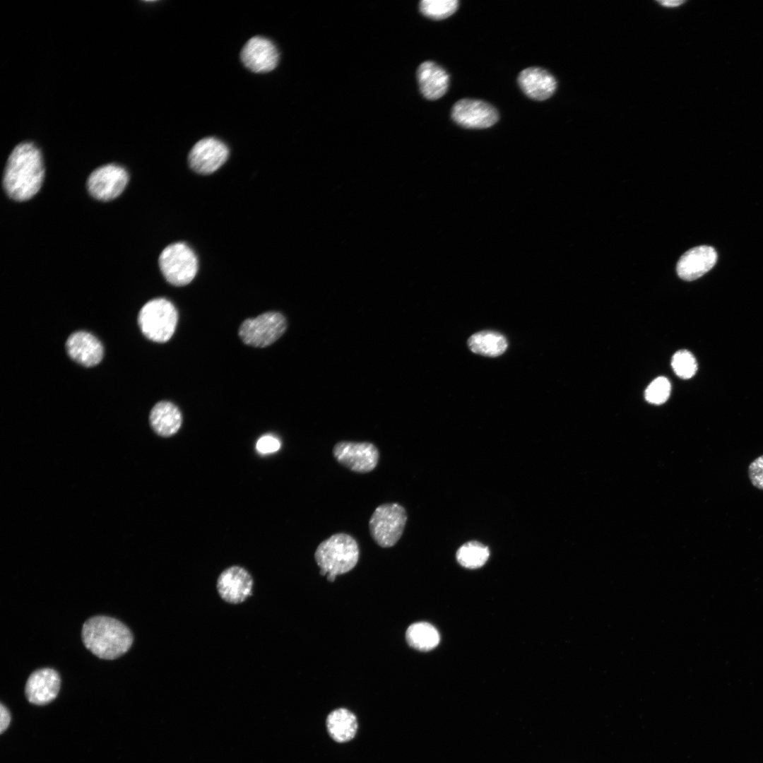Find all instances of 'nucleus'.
Listing matches in <instances>:
<instances>
[{
	"label": "nucleus",
	"instance_id": "nucleus-1",
	"mask_svg": "<svg viewBox=\"0 0 763 763\" xmlns=\"http://www.w3.org/2000/svg\"><path fill=\"white\" fill-rule=\"evenodd\" d=\"M45 176L42 156L31 142L17 145L4 170L3 186L7 195L18 201L31 199L40 190Z\"/></svg>",
	"mask_w": 763,
	"mask_h": 763
},
{
	"label": "nucleus",
	"instance_id": "nucleus-2",
	"mask_svg": "<svg viewBox=\"0 0 763 763\" xmlns=\"http://www.w3.org/2000/svg\"><path fill=\"white\" fill-rule=\"evenodd\" d=\"M82 640L85 647L102 659H115L131 647L133 636L129 629L117 619L94 616L86 620L82 628Z\"/></svg>",
	"mask_w": 763,
	"mask_h": 763
},
{
	"label": "nucleus",
	"instance_id": "nucleus-3",
	"mask_svg": "<svg viewBox=\"0 0 763 763\" xmlns=\"http://www.w3.org/2000/svg\"><path fill=\"white\" fill-rule=\"evenodd\" d=\"M314 558L320 567L321 575L343 574L356 565L359 558L358 545L351 536L336 533L318 545Z\"/></svg>",
	"mask_w": 763,
	"mask_h": 763
},
{
	"label": "nucleus",
	"instance_id": "nucleus-4",
	"mask_svg": "<svg viewBox=\"0 0 763 763\" xmlns=\"http://www.w3.org/2000/svg\"><path fill=\"white\" fill-rule=\"evenodd\" d=\"M177 321V309L165 298L148 301L141 309L138 316V324L143 334L157 343H165L171 338Z\"/></svg>",
	"mask_w": 763,
	"mask_h": 763
},
{
	"label": "nucleus",
	"instance_id": "nucleus-5",
	"mask_svg": "<svg viewBox=\"0 0 763 763\" xmlns=\"http://www.w3.org/2000/svg\"><path fill=\"white\" fill-rule=\"evenodd\" d=\"M407 519L406 509L398 503L379 505L369 521L371 537L382 548L394 546L403 533Z\"/></svg>",
	"mask_w": 763,
	"mask_h": 763
},
{
	"label": "nucleus",
	"instance_id": "nucleus-6",
	"mask_svg": "<svg viewBox=\"0 0 763 763\" xmlns=\"http://www.w3.org/2000/svg\"><path fill=\"white\" fill-rule=\"evenodd\" d=\"M159 265L166 280L176 286L189 283L198 271L195 253L183 242L173 243L166 247L160 255Z\"/></svg>",
	"mask_w": 763,
	"mask_h": 763
},
{
	"label": "nucleus",
	"instance_id": "nucleus-7",
	"mask_svg": "<svg viewBox=\"0 0 763 763\" xmlns=\"http://www.w3.org/2000/svg\"><path fill=\"white\" fill-rule=\"evenodd\" d=\"M287 321L280 312H268L247 319L239 326L238 334L247 345L264 348L276 341L285 331Z\"/></svg>",
	"mask_w": 763,
	"mask_h": 763
},
{
	"label": "nucleus",
	"instance_id": "nucleus-8",
	"mask_svg": "<svg viewBox=\"0 0 763 763\" xmlns=\"http://www.w3.org/2000/svg\"><path fill=\"white\" fill-rule=\"evenodd\" d=\"M129 181L126 170L115 164L101 166L88 177L87 188L95 199L107 201L119 196L124 190Z\"/></svg>",
	"mask_w": 763,
	"mask_h": 763
},
{
	"label": "nucleus",
	"instance_id": "nucleus-9",
	"mask_svg": "<svg viewBox=\"0 0 763 763\" xmlns=\"http://www.w3.org/2000/svg\"><path fill=\"white\" fill-rule=\"evenodd\" d=\"M451 117L458 125L466 129H486L499 119L497 110L491 104L477 99L463 98L454 103Z\"/></svg>",
	"mask_w": 763,
	"mask_h": 763
},
{
	"label": "nucleus",
	"instance_id": "nucleus-10",
	"mask_svg": "<svg viewBox=\"0 0 763 763\" xmlns=\"http://www.w3.org/2000/svg\"><path fill=\"white\" fill-rule=\"evenodd\" d=\"M335 459L349 470L365 473L372 471L378 463L379 454L370 442H339L332 450Z\"/></svg>",
	"mask_w": 763,
	"mask_h": 763
},
{
	"label": "nucleus",
	"instance_id": "nucleus-11",
	"mask_svg": "<svg viewBox=\"0 0 763 763\" xmlns=\"http://www.w3.org/2000/svg\"><path fill=\"white\" fill-rule=\"evenodd\" d=\"M229 155L227 146L219 139L207 137L199 141L189 153L191 168L201 175H208L219 169Z\"/></svg>",
	"mask_w": 763,
	"mask_h": 763
},
{
	"label": "nucleus",
	"instance_id": "nucleus-12",
	"mask_svg": "<svg viewBox=\"0 0 763 763\" xmlns=\"http://www.w3.org/2000/svg\"><path fill=\"white\" fill-rule=\"evenodd\" d=\"M240 58L242 62L251 71L267 73L278 65L279 52L276 45L268 39L255 36L249 39L243 47Z\"/></svg>",
	"mask_w": 763,
	"mask_h": 763
},
{
	"label": "nucleus",
	"instance_id": "nucleus-13",
	"mask_svg": "<svg viewBox=\"0 0 763 763\" xmlns=\"http://www.w3.org/2000/svg\"><path fill=\"white\" fill-rule=\"evenodd\" d=\"M253 579L243 567L232 566L225 569L217 581L218 592L225 601L237 604L244 601L251 594Z\"/></svg>",
	"mask_w": 763,
	"mask_h": 763
},
{
	"label": "nucleus",
	"instance_id": "nucleus-14",
	"mask_svg": "<svg viewBox=\"0 0 763 763\" xmlns=\"http://www.w3.org/2000/svg\"><path fill=\"white\" fill-rule=\"evenodd\" d=\"M60 677L52 668H42L34 671L28 678L25 694L29 702L36 705H45L54 700L60 689Z\"/></svg>",
	"mask_w": 763,
	"mask_h": 763
},
{
	"label": "nucleus",
	"instance_id": "nucleus-15",
	"mask_svg": "<svg viewBox=\"0 0 763 763\" xmlns=\"http://www.w3.org/2000/svg\"><path fill=\"white\" fill-rule=\"evenodd\" d=\"M716 260V252L711 247L692 248L680 258L676 268L678 275L687 281L696 280L712 268Z\"/></svg>",
	"mask_w": 763,
	"mask_h": 763
},
{
	"label": "nucleus",
	"instance_id": "nucleus-16",
	"mask_svg": "<svg viewBox=\"0 0 763 763\" xmlns=\"http://www.w3.org/2000/svg\"><path fill=\"white\" fill-rule=\"evenodd\" d=\"M517 82L527 97L538 101L550 98L557 87L554 76L540 67H528L522 70L518 76Z\"/></svg>",
	"mask_w": 763,
	"mask_h": 763
},
{
	"label": "nucleus",
	"instance_id": "nucleus-17",
	"mask_svg": "<svg viewBox=\"0 0 763 763\" xmlns=\"http://www.w3.org/2000/svg\"><path fill=\"white\" fill-rule=\"evenodd\" d=\"M67 353L75 362L85 367H93L102 359L103 347L93 334L79 331L72 333L66 343Z\"/></svg>",
	"mask_w": 763,
	"mask_h": 763
},
{
	"label": "nucleus",
	"instance_id": "nucleus-18",
	"mask_svg": "<svg viewBox=\"0 0 763 763\" xmlns=\"http://www.w3.org/2000/svg\"><path fill=\"white\" fill-rule=\"evenodd\" d=\"M417 78L420 93L427 100H437L447 92L449 76L444 68L434 61L422 63L417 71Z\"/></svg>",
	"mask_w": 763,
	"mask_h": 763
},
{
	"label": "nucleus",
	"instance_id": "nucleus-19",
	"mask_svg": "<svg viewBox=\"0 0 763 763\" xmlns=\"http://www.w3.org/2000/svg\"><path fill=\"white\" fill-rule=\"evenodd\" d=\"M149 421L156 434L162 437H170L179 430L182 416L179 409L174 403L164 401L158 402L153 407Z\"/></svg>",
	"mask_w": 763,
	"mask_h": 763
},
{
	"label": "nucleus",
	"instance_id": "nucleus-20",
	"mask_svg": "<svg viewBox=\"0 0 763 763\" xmlns=\"http://www.w3.org/2000/svg\"><path fill=\"white\" fill-rule=\"evenodd\" d=\"M326 724L329 735L341 743L352 740L357 730L355 715L345 708L331 711L328 715Z\"/></svg>",
	"mask_w": 763,
	"mask_h": 763
},
{
	"label": "nucleus",
	"instance_id": "nucleus-21",
	"mask_svg": "<svg viewBox=\"0 0 763 763\" xmlns=\"http://www.w3.org/2000/svg\"><path fill=\"white\" fill-rule=\"evenodd\" d=\"M507 345L503 335L492 331L475 333L468 341V345L473 353L488 357L502 355L506 350Z\"/></svg>",
	"mask_w": 763,
	"mask_h": 763
},
{
	"label": "nucleus",
	"instance_id": "nucleus-22",
	"mask_svg": "<svg viewBox=\"0 0 763 763\" xmlns=\"http://www.w3.org/2000/svg\"><path fill=\"white\" fill-rule=\"evenodd\" d=\"M406 639L411 647L422 651L435 648L440 639L437 629L430 623L420 622L413 623L408 627Z\"/></svg>",
	"mask_w": 763,
	"mask_h": 763
},
{
	"label": "nucleus",
	"instance_id": "nucleus-23",
	"mask_svg": "<svg viewBox=\"0 0 763 763\" xmlns=\"http://www.w3.org/2000/svg\"><path fill=\"white\" fill-rule=\"evenodd\" d=\"M489 555L490 551L487 546L478 541H470L459 548L456 559L459 563L466 568L477 569L487 562Z\"/></svg>",
	"mask_w": 763,
	"mask_h": 763
},
{
	"label": "nucleus",
	"instance_id": "nucleus-24",
	"mask_svg": "<svg viewBox=\"0 0 763 763\" xmlns=\"http://www.w3.org/2000/svg\"><path fill=\"white\" fill-rule=\"evenodd\" d=\"M420 12L427 18L442 20L454 14L459 8L457 0H422L419 4Z\"/></svg>",
	"mask_w": 763,
	"mask_h": 763
},
{
	"label": "nucleus",
	"instance_id": "nucleus-25",
	"mask_svg": "<svg viewBox=\"0 0 763 763\" xmlns=\"http://www.w3.org/2000/svg\"><path fill=\"white\" fill-rule=\"evenodd\" d=\"M671 365L680 378H692L697 370V362L693 354L687 350L677 351L673 356Z\"/></svg>",
	"mask_w": 763,
	"mask_h": 763
},
{
	"label": "nucleus",
	"instance_id": "nucleus-26",
	"mask_svg": "<svg viewBox=\"0 0 763 763\" xmlns=\"http://www.w3.org/2000/svg\"><path fill=\"white\" fill-rule=\"evenodd\" d=\"M670 383L664 377L655 379L646 388L645 398L651 403L660 405L665 403L670 394Z\"/></svg>",
	"mask_w": 763,
	"mask_h": 763
},
{
	"label": "nucleus",
	"instance_id": "nucleus-27",
	"mask_svg": "<svg viewBox=\"0 0 763 763\" xmlns=\"http://www.w3.org/2000/svg\"><path fill=\"white\" fill-rule=\"evenodd\" d=\"M748 476L754 487L763 490V454L757 457L750 463Z\"/></svg>",
	"mask_w": 763,
	"mask_h": 763
},
{
	"label": "nucleus",
	"instance_id": "nucleus-28",
	"mask_svg": "<svg viewBox=\"0 0 763 763\" xmlns=\"http://www.w3.org/2000/svg\"><path fill=\"white\" fill-rule=\"evenodd\" d=\"M280 447L279 440L272 435L262 436L256 442V448L261 454H270L277 451Z\"/></svg>",
	"mask_w": 763,
	"mask_h": 763
},
{
	"label": "nucleus",
	"instance_id": "nucleus-29",
	"mask_svg": "<svg viewBox=\"0 0 763 763\" xmlns=\"http://www.w3.org/2000/svg\"><path fill=\"white\" fill-rule=\"evenodd\" d=\"M11 722V715L8 709L3 704L0 706V732L3 733Z\"/></svg>",
	"mask_w": 763,
	"mask_h": 763
},
{
	"label": "nucleus",
	"instance_id": "nucleus-30",
	"mask_svg": "<svg viewBox=\"0 0 763 763\" xmlns=\"http://www.w3.org/2000/svg\"><path fill=\"white\" fill-rule=\"evenodd\" d=\"M685 2V1H675V0L674 1H658V3L659 4H661L662 6L668 7V8L677 7V6H679L681 4H684Z\"/></svg>",
	"mask_w": 763,
	"mask_h": 763
},
{
	"label": "nucleus",
	"instance_id": "nucleus-31",
	"mask_svg": "<svg viewBox=\"0 0 763 763\" xmlns=\"http://www.w3.org/2000/svg\"><path fill=\"white\" fill-rule=\"evenodd\" d=\"M336 575H333V574H327V580L329 581H331V582L333 581L336 579Z\"/></svg>",
	"mask_w": 763,
	"mask_h": 763
}]
</instances>
